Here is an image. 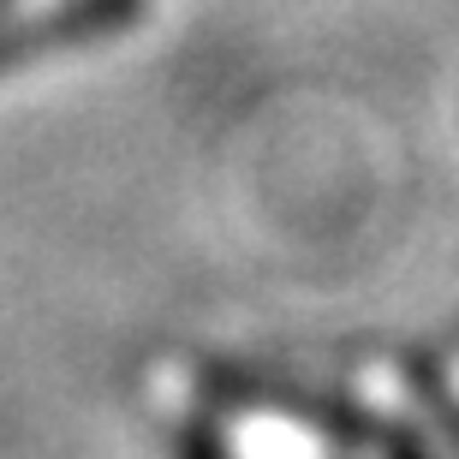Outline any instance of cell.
<instances>
[{
	"label": "cell",
	"instance_id": "obj_1",
	"mask_svg": "<svg viewBox=\"0 0 459 459\" xmlns=\"http://www.w3.org/2000/svg\"><path fill=\"white\" fill-rule=\"evenodd\" d=\"M143 0H60L54 13L30 18V24H6L0 30V72H13L18 60L48 48H72V42H96V36H114L137 18Z\"/></svg>",
	"mask_w": 459,
	"mask_h": 459
},
{
	"label": "cell",
	"instance_id": "obj_2",
	"mask_svg": "<svg viewBox=\"0 0 459 459\" xmlns=\"http://www.w3.org/2000/svg\"><path fill=\"white\" fill-rule=\"evenodd\" d=\"M411 382H418V394H424V406L436 411V424H442L447 447H454V459H459V411H454V400L442 394V382H436V370H429V364H411Z\"/></svg>",
	"mask_w": 459,
	"mask_h": 459
},
{
	"label": "cell",
	"instance_id": "obj_3",
	"mask_svg": "<svg viewBox=\"0 0 459 459\" xmlns=\"http://www.w3.org/2000/svg\"><path fill=\"white\" fill-rule=\"evenodd\" d=\"M376 454H382V459H424V447L411 442V436H400V429H388V436H382V447H376Z\"/></svg>",
	"mask_w": 459,
	"mask_h": 459
},
{
	"label": "cell",
	"instance_id": "obj_4",
	"mask_svg": "<svg viewBox=\"0 0 459 459\" xmlns=\"http://www.w3.org/2000/svg\"><path fill=\"white\" fill-rule=\"evenodd\" d=\"M186 459H221V447L209 442V436H186Z\"/></svg>",
	"mask_w": 459,
	"mask_h": 459
}]
</instances>
